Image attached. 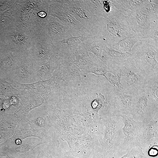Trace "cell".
I'll use <instances>...</instances> for the list:
<instances>
[{
	"label": "cell",
	"instance_id": "cell-22",
	"mask_svg": "<svg viewBox=\"0 0 158 158\" xmlns=\"http://www.w3.org/2000/svg\"><path fill=\"white\" fill-rule=\"evenodd\" d=\"M20 56L8 49L0 52V76L6 78L16 66Z\"/></svg>",
	"mask_w": 158,
	"mask_h": 158
},
{
	"label": "cell",
	"instance_id": "cell-19",
	"mask_svg": "<svg viewBox=\"0 0 158 158\" xmlns=\"http://www.w3.org/2000/svg\"><path fill=\"white\" fill-rule=\"evenodd\" d=\"M81 1L83 6L88 11L98 16L105 18L117 10H119L115 0Z\"/></svg>",
	"mask_w": 158,
	"mask_h": 158
},
{
	"label": "cell",
	"instance_id": "cell-10",
	"mask_svg": "<svg viewBox=\"0 0 158 158\" xmlns=\"http://www.w3.org/2000/svg\"><path fill=\"white\" fill-rule=\"evenodd\" d=\"M37 63L29 52L20 56L16 66L6 79L11 82L24 84L39 81L36 70Z\"/></svg>",
	"mask_w": 158,
	"mask_h": 158
},
{
	"label": "cell",
	"instance_id": "cell-27",
	"mask_svg": "<svg viewBox=\"0 0 158 158\" xmlns=\"http://www.w3.org/2000/svg\"><path fill=\"white\" fill-rule=\"evenodd\" d=\"M112 89L115 94L114 102L118 109L125 114H131L134 95L125 91H115Z\"/></svg>",
	"mask_w": 158,
	"mask_h": 158
},
{
	"label": "cell",
	"instance_id": "cell-3",
	"mask_svg": "<svg viewBox=\"0 0 158 158\" xmlns=\"http://www.w3.org/2000/svg\"><path fill=\"white\" fill-rule=\"evenodd\" d=\"M100 116L102 128L100 148L104 158H113L119 149H122V119L120 117Z\"/></svg>",
	"mask_w": 158,
	"mask_h": 158
},
{
	"label": "cell",
	"instance_id": "cell-34",
	"mask_svg": "<svg viewBox=\"0 0 158 158\" xmlns=\"http://www.w3.org/2000/svg\"><path fill=\"white\" fill-rule=\"evenodd\" d=\"M108 80L112 86V89L115 91H125L121 82V73L113 75L108 73L106 74Z\"/></svg>",
	"mask_w": 158,
	"mask_h": 158
},
{
	"label": "cell",
	"instance_id": "cell-21",
	"mask_svg": "<svg viewBox=\"0 0 158 158\" xmlns=\"http://www.w3.org/2000/svg\"><path fill=\"white\" fill-rule=\"evenodd\" d=\"M60 59V64L62 71L63 81L66 83L71 80L78 83L81 82L80 73L81 71L73 63V59L62 54Z\"/></svg>",
	"mask_w": 158,
	"mask_h": 158
},
{
	"label": "cell",
	"instance_id": "cell-8",
	"mask_svg": "<svg viewBox=\"0 0 158 158\" xmlns=\"http://www.w3.org/2000/svg\"><path fill=\"white\" fill-rule=\"evenodd\" d=\"M158 114V103L144 88L134 95L131 113L133 118L138 121L148 122Z\"/></svg>",
	"mask_w": 158,
	"mask_h": 158
},
{
	"label": "cell",
	"instance_id": "cell-35",
	"mask_svg": "<svg viewBox=\"0 0 158 158\" xmlns=\"http://www.w3.org/2000/svg\"><path fill=\"white\" fill-rule=\"evenodd\" d=\"M15 0H0V14L10 9Z\"/></svg>",
	"mask_w": 158,
	"mask_h": 158
},
{
	"label": "cell",
	"instance_id": "cell-28",
	"mask_svg": "<svg viewBox=\"0 0 158 158\" xmlns=\"http://www.w3.org/2000/svg\"><path fill=\"white\" fill-rule=\"evenodd\" d=\"M74 55L75 58L73 62L81 70L85 72L94 66L98 64L101 60L94 56H90L86 51L85 52L75 51Z\"/></svg>",
	"mask_w": 158,
	"mask_h": 158
},
{
	"label": "cell",
	"instance_id": "cell-39",
	"mask_svg": "<svg viewBox=\"0 0 158 158\" xmlns=\"http://www.w3.org/2000/svg\"><path fill=\"white\" fill-rule=\"evenodd\" d=\"M137 147L132 148L128 151L127 153L119 158H132L136 150Z\"/></svg>",
	"mask_w": 158,
	"mask_h": 158
},
{
	"label": "cell",
	"instance_id": "cell-17",
	"mask_svg": "<svg viewBox=\"0 0 158 158\" xmlns=\"http://www.w3.org/2000/svg\"><path fill=\"white\" fill-rule=\"evenodd\" d=\"M48 15L57 18L66 25L79 32L92 34L75 19L59 0H49Z\"/></svg>",
	"mask_w": 158,
	"mask_h": 158
},
{
	"label": "cell",
	"instance_id": "cell-23",
	"mask_svg": "<svg viewBox=\"0 0 158 158\" xmlns=\"http://www.w3.org/2000/svg\"><path fill=\"white\" fill-rule=\"evenodd\" d=\"M145 123V129L138 144V146L142 150L145 149L149 146L152 138L158 139V114L150 121Z\"/></svg>",
	"mask_w": 158,
	"mask_h": 158
},
{
	"label": "cell",
	"instance_id": "cell-32",
	"mask_svg": "<svg viewBox=\"0 0 158 158\" xmlns=\"http://www.w3.org/2000/svg\"><path fill=\"white\" fill-rule=\"evenodd\" d=\"M15 17L11 8L0 14V32L11 28L14 27Z\"/></svg>",
	"mask_w": 158,
	"mask_h": 158
},
{
	"label": "cell",
	"instance_id": "cell-6",
	"mask_svg": "<svg viewBox=\"0 0 158 158\" xmlns=\"http://www.w3.org/2000/svg\"><path fill=\"white\" fill-rule=\"evenodd\" d=\"M33 136L46 143L53 140V130L44 104L30 111L24 118Z\"/></svg>",
	"mask_w": 158,
	"mask_h": 158
},
{
	"label": "cell",
	"instance_id": "cell-13",
	"mask_svg": "<svg viewBox=\"0 0 158 158\" xmlns=\"http://www.w3.org/2000/svg\"><path fill=\"white\" fill-rule=\"evenodd\" d=\"M123 123L122 131L123 135V141L122 149L124 150H128L138 146V144L145 125V122L134 120L131 114H123L121 117Z\"/></svg>",
	"mask_w": 158,
	"mask_h": 158
},
{
	"label": "cell",
	"instance_id": "cell-26",
	"mask_svg": "<svg viewBox=\"0 0 158 158\" xmlns=\"http://www.w3.org/2000/svg\"><path fill=\"white\" fill-rule=\"evenodd\" d=\"M60 62V56L52 55L46 63H37L36 70L40 80L49 79L51 77L53 72L58 67Z\"/></svg>",
	"mask_w": 158,
	"mask_h": 158
},
{
	"label": "cell",
	"instance_id": "cell-7",
	"mask_svg": "<svg viewBox=\"0 0 158 158\" xmlns=\"http://www.w3.org/2000/svg\"><path fill=\"white\" fill-rule=\"evenodd\" d=\"M61 5L86 29L95 36L104 31L101 16L88 11L81 0H59Z\"/></svg>",
	"mask_w": 158,
	"mask_h": 158
},
{
	"label": "cell",
	"instance_id": "cell-15",
	"mask_svg": "<svg viewBox=\"0 0 158 158\" xmlns=\"http://www.w3.org/2000/svg\"><path fill=\"white\" fill-rule=\"evenodd\" d=\"M9 151L14 158H29L38 146L47 143L34 137L20 139L12 136L9 139Z\"/></svg>",
	"mask_w": 158,
	"mask_h": 158
},
{
	"label": "cell",
	"instance_id": "cell-24",
	"mask_svg": "<svg viewBox=\"0 0 158 158\" xmlns=\"http://www.w3.org/2000/svg\"><path fill=\"white\" fill-rule=\"evenodd\" d=\"M104 51L105 52L106 56L104 57L103 61L109 66H112L114 64L120 65L134 59L133 54L120 52L111 47L109 48L107 47Z\"/></svg>",
	"mask_w": 158,
	"mask_h": 158
},
{
	"label": "cell",
	"instance_id": "cell-2",
	"mask_svg": "<svg viewBox=\"0 0 158 158\" xmlns=\"http://www.w3.org/2000/svg\"><path fill=\"white\" fill-rule=\"evenodd\" d=\"M49 0H15L11 8L15 17L14 28L33 36L38 35L48 16Z\"/></svg>",
	"mask_w": 158,
	"mask_h": 158
},
{
	"label": "cell",
	"instance_id": "cell-38",
	"mask_svg": "<svg viewBox=\"0 0 158 158\" xmlns=\"http://www.w3.org/2000/svg\"><path fill=\"white\" fill-rule=\"evenodd\" d=\"M143 155L144 153L142 149L138 146L132 158H143Z\"/></svg>",
	"mask_w": 158,
	"mask_h": 158
},
{
	"label": "cell",
	"instance_id": "cell-5",
	"mask_svg": "<svg viewBox=\"0 0 158 158\" xmlns=\"http://www.w3.org/2000/svg\"><path fill=\"white\" fill-rule=\"evenodd\" d=\"M123 12L117 10L105 17L106 28L96 37L102 39L107 46L116 44L126 38L130 33L131 29L127 16Z\"/></svg>",
	"mask_w": 158,
	"mask_h": 158
},
{
	"label": "cell",
	"instance_id": "cell-16",
	"mask_svg": "<svg viewBox=\"0 0 158 158\" xmlns=\"http://www.w3.org/2000/svg\"><path fill=\"white\" fill-rule=\"evenodd\" d=\"M75 31L58 18L49 15L40 30L38 35L54 42L59 40L62 35H69Z\"/></svg>",
	"mask_w": 158,
	"mask_h": 158
},
{
	"label": "cell",
	"instance_id": "cell-29",
	"mask_svg": "<svg viewBox=\"0 0 158 158\" xmlns=\"http://www.w3.org/2000/svg\"><path fill=\"white\" fill-rule=\"evenodd\" d=\"M79 46V49H83L92 53L99 59L103 61L102 54L107 46L102 39L95 37L93 42L87 44L82 43Z\"/></svg>",
	"mask_w": 158,
	"mask_h": 158
},
{
	"label": "cell",
	"instance_id": "cell-14",
	"mask_svg": "<svg viewBox=\"0 0 158 158\" xmlns=\"http://www.w3.org/2000/svg\"><path fill=\"white\" fill-rule=\"evenodd\" d=\"M29 53L39 63L47 62L52 55L60 56L61 54L53 42L39 35L32 37V46Z\"/></svg>",
	"mask_w": 158,
	"mask_h": 158
},
{
	"label": "cell",
	"instance_id": "cell-1",
	"mask_svg": "<svg viewBox=\"0 0 158 158\" xmlns=\"http://www.w3.org/2000/svg\"><path fill=\"white\" fill-rule=\"evenodd\" d=\"M54 132L53 140L66 141L72 158L90 154L100 148L102 124L91 102L49 99L45 104Z\"/></svg>",
	"mask_w": 158,
	"mask_h": 158
},
{
	"label": "cell",
	"instance_id": "cell-18",
	"mask_svg": "<svg viewBox=\"0 0 158 158\" xmlns=\"http://www.w3.org/2000/svg\"><path fill=\"white\" fill-rule=\"evenodd\" d=\"M95 37L92 34L85 32L76 37H73L71 34L67 38L55 41L53 43L62 54L71 57V56L74 55V53L79 49L78 47L83 42L88 39H94Z\"/></svg>",
	"mask_w": 158,
	"mask_h": 158
},
{
	"label": "cell",
	"instance_id": "cell-30",
	"mask_svg": "<svg viewBox=\"0 0 158 158\" xmlns=\"http://www.w3.org/2000/svg\"><path fill=\"white\" fill-rule=\"evenodd\" d=\"M158 69L148 75L144 88L150 95L158 103Z\"/></svg>",
	"mask_w": 158,
	"mask_h": 158
},
{
	"label": "cell",
	"instance_id": "cell-25",
	"mask_svg": "<svg viewBox=\"0 0 158 158\" xmlns=\"http://www.w3.org/2000/svg\"><path fill=\"white\" fill-rule=\"evenodd\" d=\"M145 39H147L146 37L142 34L133 32L110 47L116 51L131 54V49L135 44Z\"/></svg>",
	"mask_w": 158,
	"mask_h": 158
},
{
	"label": "cell",
	"instance_id": "cell-36",
	"mask_svg": "<svg viewBox=\"0 0 158 158\" xmlns=\"http://www.w3.org/2000/svg\"><path fill=\"white\" fill-rule=\"evenodd\" d=\"M158 26L152 28L146 35L147 39H150L158 44Z\"/></svg>",
	"mask_w": 158,
	"mask_h": 158
},
{
	"label": "cell",
	"instance_id": "cell-33",
	"mask_svg": "<svg viewBox=\"0 0 158 158\" xmlns=\"http://www.w3.org/2000/svg\"><path fill=\"white\" fill-rule=\"evenodd\" d=\"M108 103L105 101V98L101 93L97 95V97L91 102V106L94 112L98 114L99 111L101 108L107 107Z\"/></svg>",
	"mask_w": 158,
	"mask_h": 158
},
{
	"label": "cell",
	"instance_id": "cell-11",
	"mask_svg": "<svg viewBox=\"0 0 158 158\" xmlns=\"http://www.w3.org/2000/svg\"><path fill=\"white\" fill-rule=\"evenodd\" d=\"M33 36L25 32L14 27L0 32V37L7 49L23 56L29 52L32 46Z\"/></svg>",
	"mask_w": 158,
	"mask_h": 158
},
{
	"label": "cell",
	"instance_id": "cell-37",
	"mask_svg": "<svg viewBox=\"0 0 158 158\" xmlns=\"http://www.w3.org/2000/svg\"><path fill=\"white\" fill-rule=\"evenodd\" d=\"M79 158H104V156L100 150L98 149L92 151L88 155Z\"/></svg>",
	"mask_w": 158,
	"mask_h": 158
},
{
	"label": "cell",
	"instance_id": "cell-20",
	"mask_svg": "<svg viewBox=\"0 0 158 158\" xmlns=\"http://www.w3.org/2000/svg\"><path fill=\"white\" fill-rule=\"evenodd\" d=\"M38 152V158H71L66 150L60 147L59 140L40 145L36 147Z\"/></svg>",
	"mask_w": 158,
	"mask_h": 158
},
{
	"label": "cell",
	"instance_id": "cell-9",
	"mask_svg": "<svg viewBox=\"0 0 158 158\" xmlns=\"http://www.w3.org/2000/svg\"><path fill=\"white\" fill-rule=\"evenodd\" d=\"M119 65L121 70V82L125 91L134 95L144 88L148 75L137 67L134 60Z\"/></svg>",
	"mask_w": 158,
	"mask_h": 158
},
{
	"label": "cell",
	"instance_id": "cell-31",
	"mask_svg": "<svg viewBox=\"0 0 158 158\" xmlns=\"http://www.w3.org/2000/svg\"><path fill=\"white\" fill-rule=\"evenodd\" d=\"M120 4L124 12L136 11L149 3L150 0H116Z\"/></svg>",
	"mask_w": 158,
	"mask_h": 158
},
{
	"label": "cell",
	"instance_id": "cell-12",
	"mask_svg": "<svg viewBox=\"0 0 158 158\" xmlns=\"http://www.w3.org/2000/svg\"><path fill=\"white\" fill-rule=\"evenodd\" d=\"M144 40L140 44L134 55L135 65L148 75L154 73L158 69V45L147 43Z\"/></svg>",
	"mask_w": 158,
	"mask_h": 158
},
{
	"label": "cell",
	"instance_id": "cell-40",
	"mask_svg": "<svg viewBox=\"0 0 158 158\" xmlns=\"http://www.w3.org/2000/svg\"><path fill=\"white\" fill-rule=\"evenodd\" d=\"M38 152L35 147L34 150V152L33 154L29 158H38Z\"/></svg>",
	"mask_w": 158,
	"mask_h": 158
},
{
	"label": "cell",
	"instance_id": "cell-4",
	"mask_svg": "<svg viewBox=\"0 0 158 158\" xmlns=\"http://www.w3.org/2000/svg\"><path fill=\"white\" fill-rule=\"evenodd\" d=\"M127 13V20L133 32L146 37L152 28L158 26V0H150L149 3L140 9Z\"/></svg>",
	"mask_w": 158,
	"mask_h": 158
}]
</instances>
